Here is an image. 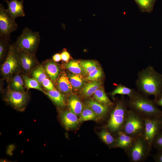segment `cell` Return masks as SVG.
<instances>
[{
    "mask_svg": "<svg viewBox=\"0 0 162 162\" xmlns=\"http://www.w3.org/2000/svg\"><path fill=\"white\" fill-rule=\"evenodd\" d=\"M161 128H162V116L159 118Z\"/></svg>",
    "mask_w": 162,
    "mask_h": 162,
    "instance_id": "40",
    "label": "cell"
},
{
    "mask_svg": "<svg viewBox=\"0 0 162 162\" xmlns=\"http://www.w3.org/2000/svg\"><path fill=\"white\" fill-rule=\"evenodd\" d=\"M98 120L94 112L86 105L84 107L79 118V122L89 120L97 121Z\"/></svg>",
    "mask_w": 162,
    "mask_h": 162,
    "instance_id": "22",
    "label": "cell"
},
{
    "mask_svg": "<svg viewBox=\"0 0 162 162\" xmlns=\"http://www.w3.org/2000/svg\"><path fill=\"white\" fill-rule=\"evenodd\" d=\"M115 147L124 149L125 151L130 146L135 138L126 134L122 130L117 133Z\"/></svg>",
    "mask_w": 162,
    "mask_h": 162,
    "instance_id": "15",
    "label": "cell"
},
{
    "mask_svg": "<svg viewBox=\"0 0 162 162\" xmlns=\"http://www.w3.org/2000/svg\"><path fill=\"white\" fill-rule=\"evenodd\" d=\"M62 60L66 62H68L70 59V56L69 53L66 50L64 49L61 54Z\"/></svg>",
    "mask_w": 162,
    "mask_h": 162,
    "instance_id": "36",
    "label": "cell"
},
{
    "mask_svg": "<svg viewBox=\"0 0 162 162\" xmlns=\"http://www.w3.org/2000/svg\"><path fill=\"white\" fill-rule=\"evenodd\" d=\"M22 78L25 86L27 88V91L30 88H34L38 89L45 94V92L42 89L40 84L36 79L33 78H29L25 75H23Z\"/></svg>",
    "mask_w": 162,
    "mask_h": 162,
    "instance_id": "26",
    "label": "cell"
},
{
    "mask_svg": "<svg viewBox=\"0 0 162 162\" xmlns=\"http://www.w3.org/2000/svg\"><path fill=\"white\" fill-rule=\"evenodd\" d=\"M53 60L56 62H58L62 60L61 54L58 53L52 56Z\"/></svg>",
    "mask_w": 162,
    "mask_h": 162,
    "instance_id": "39",
    "label": "cell"
},
{
    "mask_svg": "<svg viewBox=\"0 0 162 162\" xmlns=\"http://www.w3.org/2000/svg\"><path fill=\"white\" fill-rule=\"evenodd\" d=\"M20 51L11 44L6 58L2 65L1 72L6 77L11 76L20 67Z\"/></svg>",
    "mask_w": 162,
    "mask_h": 162,
    "instance_id": "7",
    "label": "cell"
},
{
    "mask_svg": "<svg viewBox=\"0 0 162 162\" xmlns=\"http://www.w3.org/2000/svg\"><path fill=\"white\" fill-rule=\"evenodd\" d=\"M79 62L85 72L88 74L99 67L97 62L94 61L80 60Z\"/></svg>",
    "mask_w": 162,
    "mask_h": 162,
    "instance_id": "30",
    "label": "cell"
},
{
    "mask_svg": "<svg viewBox=\"0 0 162 162\" xmlns=\"http://www.w3.org/2000/svg\"><path fill=\"white\" fill-rule=\"evenodd\" d=\"M128 107L143 118H160L162 112L156 106L154 101L139 92H136L129 98Z\"/></svg>",
    "mask_w": 162,
    "mask_h": 162,
    "instance_id": "2",
    "label": "cell"
},
{
    "mask_svg": "<svg viewBox=\"0 0 162 162\" xmlns=\"http://www.w3.org/2000/svg\"><path fill=\"white\" fill-rule=\"evenodd\" d=\"M50 98L58 106L62 107L65 105V98L64 94L55 89L45 92Z\"/></svg>",
    "mask_w": 162,
    "mask_h": 162,
    "instance_id": "17",
    "label": "cell"
},
{
    "mask_svg": "<svg viewBox=\"0 0 162 162\" xmlns=\"http://www.w3.org/2000/svg\"><path fill=\"white\" fill-rule=\"evenodd\" d=\"M142 12L150 13L152 11L156 0H134Z\"/></svg>",
    "mask_w": 162,
    "mask_h": 162,
    "instance_id": "25",
    "label": "cell"
},
{
    "mask_svg": "<svg viewBox=\"0 0 162 162\" xmlns=\"http://www.w3.org/2000/svg\"><path fill=\"white\" fill-rule=\"evenodd\" d=\"M57 85L58 89L62 93L69 94L72 91V87L69 77L65 74L60 76L57 80Z\"/></svg>",
    "mask_w": 162,
    "mask_h": 162,
    "instance_id": "20",
    "label": "cell"
},
{
    "mask_svg": "<svg viewBox=\"0 0 162 162\" xmlns=\"http://www.w3.org/2000/svg\"><path fill=\"white\" fill-rule=\"evenodd\" d=\"M100 137L103 141L108 145L115 146L116 140L115 139L110 133L107 130H102L99 134Z\"/></svg>",
    "mask_w": 162,
    "mask_h": 162,
    "instance_id": "31",
    "label": "cell"
},
{
    "mask_svg": "<svg viewBox=\"0 0 162 162\" xmlns=\"http://www.w3.org/2000/svg\"><path fill=\"white\" fill-rule=\"evenodd\" d=\"M68 106L69 110L79 116L84 107L80 100L75 95H71L69 98Z\"/></svg>",
    "mask_w": 162,
    "mask_h": 162,
    "instance_id": "16",
    "label": "cell"
},
{
    "mask_svg": "<svg viewBox=\"0 0 162 162\" xmlns=\"http://www.w3.org/2000/svg\"><path fill=\"white\" fill-rule=\"evenodd\" d=\"M28 99V96L24 91H16L9 89L5 97V100L15 109L23 111Z\"/></svg>",
    "mask_w": 162,
    "mask_h": 162,
    "instance_id": "10",
    "label": "cell"
},
{
    "mask_svg": "<svg viewBox=\"0 0 162 162\" xmlns=\"http://www.w3.org/2000/svg\"><path fill=\"white\" fill-rule=\"evenodd\" d=\"M68 77L72 87L78 88L84 86V81L81 75L74 74L70 75Z\"/></svg>",
    "mask_w": 162,
    "mask_h": 162,
    "instance_id": "32",
    "label": "cell"
},
{
    "mask_svg": "<svg viewBox=\"0 0 162 162\" xmlns=\"http://www.w3.org/2000/svg\"><path fill=\"white\" fill-rule=\"evenodd\" d=\"M7 3V12L11 17L14 20L17 17L25 16L24 10L23 0H4Z\"/></svg>",
    "mask_w": 162,
    "mask_h": 162,
    "instance_id": "11",
    "label": "cell"
},
{
    "mask_svg": "<svg viewBox=\"0 0 162 162\" xmlns=\"http://www.w3.org/2000/svg\"><path fill=\"white\" fill-rule=\"evenodd\" d=\"M136 92L134 89L127 87L122 84H119L110 93V95L114 97L117 94L127 95L129 97L132 96Z\"/></svg>",
    "mask_w": 162,
    "mask_h": 162,
    "instance_id": "24",
    "label": "cell"
},
{
    "mask_svg": "<svg viewBox=\"0 0 162 162\" xmlns=\"http://www.w3.org/2000/svg\"><path fill=\"white\" fill-rule=\"evenodd\" d=\"M93 97L95 100L101 104L110 107L113 105L107 96L104 88L101 86L94 93Z\"/></svg>",
    "mask_w": 162,
    "mask_h": 162,
    "instance_id": "21",
    "label": "cell"
},
{
    "mask_svg": "<svg viewBox=\"0 0 162 162\" xmlns=\"http://www.w3.org/2000/svg\"><path fill=\"white\" fill-rule=\"evenodd\" d=\"M103 76V72L101 68L99 67L96 69L88 74L87 79L89 80H98Z\"/></svg>",
    "mask_w": 162,
    "mask_h": 162,
    "instance_id": "33",
    "label": "cell"
},
{
    "mask_svg": "<svg viewBox=\"0 0 162 162\" xmlns=\"http://www.w3.org/2000/svg\"><path fill=\"white\" fill-rule=\"evenodd\" d=\"M24 83L21 76L18 74H16L10 83L11 89L16 91H24Z\"/></svg>",
    "mask_w": 162,
    "mask_h": 162,
    "instance_id": "28",
    "label": "cell"
},
{
    "mask_svg": "<svg viewBox=\"0 0 162 162\" xmlns=\"http://www.w3.org/2000/svg\"><path fill=\"white\" fill-rule=\"evenodd\" d=\"M42 85L48 91L52 90L55 89L52 82L47 77L43 80Z\"/></svg>",
    "mask_w": 162,
    "mask_h": 162,
    "instance_id": "35",
    "label": "cell"
},
{
    "mask_svg": "<svg viewBox=\"0 0 162 162\" xmlns=\"http://www.w3.org/2000/svg\"><path fill=\"white\" fill-rule=\"evenodd\" d=\"M86 105L94 112L98 119L102 118L105 117L108 112L110 107L92 99L86 100Z\"/></svg>",
    "mask_w": 162,
    "mask_h": 162,
    "instance_id": "14",
    "label": "cell"
},
{
    "mask_svg": "<svg viewBox=\"0 0 162 162\" xmlns=\"http://www.w3.org/2000/svg\"><path fill=\"white\" fill-rule=\"evenodd\" d=\"M128 101L122 99L118 102L111 112L107 125L111 132L116 133L122 130L127 115Z\"/></svg>",
    "mask_w": 162,
    "mask_h": 162,
    "instance_id": "4",
    "label": "cell"
},
{
    "mask_svg": "<svg viewBox=\"0 0 162 162\" xmlns=\"http://www.w3.org/2000/svg\"><path fill=\"white\" fill-rule=\"evenodd\" d=\"M152 145L160 152H162V133H159L154 138Z\"/></svg>",
    "mask_w": 162,
    "mask_h": 162,
    "instance_id": "34",
    "label": "cell"
},
{
    "mask_svg": "<svg viewBox=\"0 0 162 162\" xmlns=\"http://www.w3.org/2000/svg\"><path fill=\"white\" fill-rule=\"evenodd\" d=\"M38 32H34L28 27L25 28L13 45L20 51L35 54L40 41Z\"/></svg>",
    "mask_w": 162,
    "mask_h": 162,
    "instance_id": "3",
    "label": "cell"
},
{
    "mask_svg": "<svg viewBox=\"0 0 162 162\" xmlns=\"http://www.w3.org/2000/svg\"><path fill=\"white\" fill-rule=\"evenodd\" d=\"M151 148L142 136H140L135 138L131 145L125 151L131 162H140L147 158Z\"/></svg>",
    "mask_w": 162,
    "mask_h": 162,
    "instance_id": "6",
    "label": "cell"
},
{
    "mask_svg": "<svg viewBox=\"0 0 162 162\" xmlns=\"http://www.w3.org/2000/svg\"><path fill=\"white\" fill-rule=\"evenodd\" d=\"M18 28L17 24L8 13L4 5L0 4V35L9 39L10 35Z\"/></svg>",
    "mask_w": 162,
    "mask_h": 162,
    "instance_id": "8",
    "label": "cell"
},
{
    "mask_svg": "<svg viewBox=\"0 0 162 162\" xmlns=\"http://www.w3.org/2000/svg\"><path fill=\"white\" fill-rule=\"evenodd\" d=\"M44 68L46 74L53 81H56L60 71L58 65L53 61L49 60L46 62Z\"/></svg>",
    "mask_w": 162,
    "mask_h": 162,
    "instance_id": "19",
    "label": "cell"
},
{
    "mask_svg": "<svg viewBox=\"0 0 162 162\" xmlns=\"http://www.w3.org/2000/svg\"><path fill=\"white\" fill-rule=\"evenodd\" d=\"M59 115L62 122L67 130L75 127L79 123L78 116L70 110L61 111Z\"/></svg>",
    "mask_w": 162,
    "mask_h": 162,
    "instance_id": "12",
    "label": "cell"
},
{
    "mask_svg": "<svg viewBox=\"0 0 162 162\" xmlns=\"http://www.w3.org/2000/svg\"><path fill=\"white\" fill-rule=\"evenodd\" d=\"M144 119L145 126L142 137L151 148L161 128L160 119L159 118L147 117L144 118Z\"/></svg>",
    "mask_w": 162,
    "mask_h": 162,
    "instance_id": "9",
    "label": "cell"
},
{
    "mask_svg": "<svg viewBox=\"0 0 162 162\" xmlns=\"http://www.w3.org/2000/svg\"><path fill=\"white\" fill-rule=\"evenodd\" d=\"M37 62L35 54L20 51V66L24 71L27 72L30 71L34 68Z\"/></svg>",
    "mask_w": 162,
    "mask_h": 162,
    "instance_id": "13",
    "label": "cell"
},
{
    "mask_svg": "<svg viewBox=\"0 0 162 162\" xmlns=\"http://www.w3.org/2000/svg\"><path fill=\"white\" fill-rule=\"evenodd\" d=\"M10 39L0 35V59L2 60L4 57L6 53L8 52L11 45L9 44Z\"/></svg>",
    "mask_w": 162,
    "mask_h": 162,
    "instance_id": "29",
    "label": "cell"
},
{
    "mask_svg": "<svg viewBox=\"0 0 162 162\" xmlns=\"http://www.w3.org/2000/svg\"><path fill=\"white\" fill-rule=\"evenodd\" d=\"M33 78L36 79L40 85L43 80L47 77L44 68L41 65H39L34 69L32 72Z\"/></svg>",
    "mask_w": 162,
    "mask_h": 162,
    "instance_id": "27",
    "label": "cell"
},
{
    "mask_svg": "<svg viewBox=\"0 0 162 162\" xmlns=\"http://www.w3.org/2000/svg\"><path fill=\"white\" fill-rule=\"evenodd\" d=\"M102 82L98 80L92 81L85 85L82 88L81 93L85 97H88L93 94L101 86Z\"/></svg>",
    "mask_w": 162,
    "mask_h": 162,
    "instance_id": "18",
    "label": "cell"
},
{
    "mask_svg": "<svg viewBox=\"0 0 162 162\" xmlns=\"http://www.w3.org/2000/svg\"><path fill=\"white\" fill-rule=\"evenodd\" d=\"M154 101L155 104L162 107V93L158 97L155 98Z\"/></svg>",
    "mask_w": 162,
    "mask_h": 162,
    "instance_id": "37",
    "label": "cell"
},
{
    "mask_svg": "<svg viewBox=\"0 0 162 162\" xmlns=\"http://www.w3.org/2000/svg\"><path fill=\"white\" fill-rule=\"evenodd\" d=\"M136 84L139 92L157 98L162 93V75L148 66L138 72Z\"/></svg>",
    "mask_w": 162,
    "mask_h": 162,
    "instance_id": "1",
    "label": "cell"
},
{
    "mask_svg": "<svg viewBox=\"0 0 162 162\" xmlns=\"http://www.w3.org/2000/svg\"><path fill=\"white\" fill-rule=\"evenodd\" d=\"M64 67L73 74H83L86 72L80 64L79 61L72 60L64 64Z\"/></svg>",
    "mask_w": 162,
    "mask_h": 162,
    "instance_id": "23",
    "label": "cell"
},
{
    "mask_svg": "<svg viewBox=\"0 0 162 162\" xmlns=\"http://www.w3.org/2000/svg\"><path fill=\"white\" fill-rule=\"evenodd\" d=\"M145 126L144 118L132 110H128L122 130L136 138L142 136Z\"/></svg>",
    "mask_w": 162,
    "mask_h": 162,
    "instance_id": "5",
    "label": "cell"
},
{
    "mask_svg": "<svg viewBox=\"0 0 162 162\" xmlns=\"http://www.w3.org/2000/svg\"><path fill=\"white\" fill-rule=\"evenodd\" d=\"M154 159L156 161L162 162V152H160L155 155L154 156Z\"/></svg>",
    "mask_w": 162,
    "mask_h": 162,
    "instance_id": "38",
    "label": "cell"
}]
</instances>
